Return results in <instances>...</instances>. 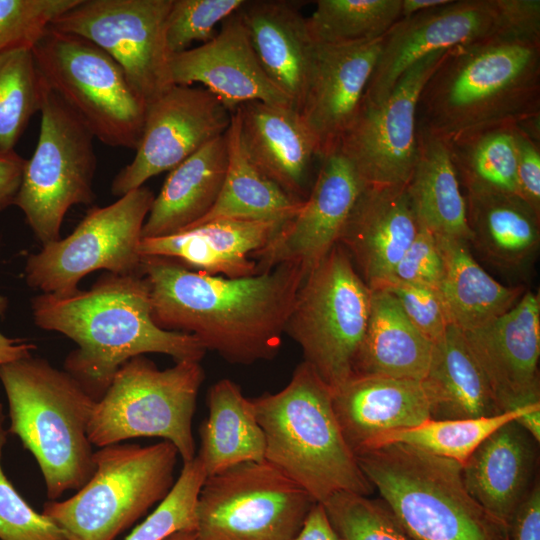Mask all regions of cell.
Masks as SVG:
<instances>
[{"label": "cell", "instance_id": "20", "mask_svg": "<svg viewBox=\"0 0 540 540\" xmlns=\"http://www.w3.org/2000/svg\"><path fill=\"white\" fill-rule=\"evenodd\" d=\"M169 70L173 85L202 84L231 113L251 101L294 108L261 68L239 10L212 40L170 55Z\"/></svg>", "mask_w": 540, "mask_h": 540}, {"label": "cell", "instance_id": "33", "mask_svg": "<svg viewBox=\"0 0 540 540\" xmlns=\"http://www.w3.org/2000/svg\"><path fill=\"white\" fill-rule=\"evenodd\" d=\"M208 418L200 427L197 454L207 476L247 461L265 460L266 442L252 399L238 384L221 379L207 395Z\"/></svg>", "mask_w": 540, "mask_h": 540}, {"label": "cell", "instance_id": "17", "mask_svg": "<svg viewBox=\"0 0 540 540\" xmlns=\"http://www.w3.org/2000/svg\"><path fill=\"white\" fill-rule=\"evenodd\" d=\"M231 115L205 88L173 85L148 104L135 156L114 177L112 194L121 197L172 170L224 135Z\"/></svg>", "mask_w": 540, "mask_h": 540}, {"label": "cell", "instance_id": "31", "mask_svg": "<svg viewBox=\"0 0 540 540\" xmlns=\"http://www.w3.org/2000/svg\"><path fill=\"white\" fill-rule=\"evenodd\" d=\"M422 381L430 400L431 419H469L502 413L462 331L453 325L434 343Z\"/></svg>", "mask_w": 540, "mask_h": 540}, {"label": "cell", "instance_id": "6", "mask_svg": "<svg viewBox=\"0 0 540 540\" xmlns=\"http://www.w3.org/2000/svg\"><path fill=\"white\" fill-rule=\"evenodd\" d=\"M355 456L381 500L414 540H506L509 536L469 495L459 463L400 443Z\"/></svg>", "mask_w": 540, "mask_h": 540}, {"label": "cell", "instance_id": "10", "mask_svg": "<svg viewBox=\"0 0 540 540\" xmlns=\"http://www.w3.org/2000/svg\"><path fill=\"white\" fill-rule=\"evenodd\" d=\"M371 293L339 243L308 272L297 292L285 333L332 391L354 375Z\"/></svg>", "mask_w": 540, "mask_h": 540}, {"label": "cell", "instance_id": "2", "mask_svg": "<svg viewBox=\"0 0 540 540\" xmlns=\"http://www.w3.org/2000/svg\"><path fill=\"white\" fill-rule=\"evenodd\" d=\"M540 23L516 25L449 51L426 82L417 129L445 142L477 130L539 126Z\"/></svg>", "mask_w": 540, "mask_h": 540}, {"label": "cell", "instance_id": "4", "mask_svg": "<svg viewBox=\"0 0 540 540\" xmlns=\"http://www.w3.org/2000/svg\"><path fill=\"white\" fill-rule=\"evenodd\" d=\"M252 401L265 436V461L316 503L338 492L372 493L342 434L332 390L309 364L297 365L282 390Z\"/></svg>", "mask_w": 540, "mask_h": 540}, {"label": "cell", "instance_id": "24", "mask_svg": "<svg viewBox=\"0 0 540 540\" xmlns=\"http://www.w3.org/2000/svg\"><path fill=\"white\" fill-rule=\"evenodd\" d=\"M332 403L354 454L383 433L431 419L430 400L421 380L353 375L332 391Z\"/></svg>", "mask_w": 540, "mask_h": 540}, {"label": "cell", "instance_id": "1", "mask_svg": "<svg viewBox=\"0 0 540 540\" xmlns=\"http://www.w3.org/2000/svg\"><path fill=\"white\" fill-rule=\"evenodd\" d=\"M140 273L150 288L152 318L164 330L195 336L232 364L271 360L297 292L308 274L299 262L281 263L245 278L190 269L162 256H142Z\"/></svg>", "mask_w": 540, "mask_h": 540}, {"label": "cell", "instance_id": "22", "mask_svg": "<svg viewBox=\"0 0 540 540\" xmlns=\"http://www.w3.org/2000/svg\"><path fill=\"white\" fill-rule=\"evenodd\" d=\"M418 229L406 186L365 184L338 243L365 283L371 289H380L392 279Z\"/></svg>", "mask_w": 540, "mask_h": 540}, {"label": "cell", "instance_id": "7", "mask_svg": "<svg viewBox=\"0 0 540 540\" xmlns=\"http://www.w3.org/2000/svg\"><path fill=\"white\" fill-rule=\"evenodd\" d=\"M178 455L166 440L101 447L91 478L74 496L46 502L42 513L67 540H114L168 495Z\"/></svg>", "mask_w": 540, "mask_h": 540}, {"label": "cell", "instance_id": "40", "mask_svg": "<svg viewBox=\"0 0 540 540\" xmlns=\"http://www.w3.org/2000/svg\"><path fill=\"white\" fill-rule=\"evenodd\" d=\"M321 504L341 540H414L382 500L338 492Z\"/></svg>", "mask_w": 540, "mask_h": 540}, {"label": "cell", "instance_id": "12", "mask_svg": "<svg viewBox=\"0 0 540 540\" xmlns=\"http://www.w3.org/2000/svg\"><path fill=\"white\" fill-rule=\"evenodd\" d=\"M316 502L267 461L207 476L196 503L197 540H292Z\"/></svg>", "mask_w": 540, "mask_h": 540}, {"label": "cell", "instance_id": "14", "mask_svg": "<svg viewBox=\"0 0 540 540\" xmlns=\"http://www.w3.org/2000/svg\"><path fill=\"white\" fill-rule=\"evenodd\" d=\"M537 22L539 0H450L400 19L382 39L362 104L382 103L406 70L429 54L475 42L511 26Z\"/></svg>", "mask_w": 540, "mask_h": 540}, {"label": "cell", "instance_id": "43", "mask_svg": "<svg viewBox=\"0 0 540 540\" xmlns=\"http://www.w3.org/2000/svg\"><path fill=\"white\" fill-rule=\"evenodd\" d=\"M79 0H0V55L31 48Z\"/></svg>", "mask_w": 540, "mask_h": 540}, {"label": "cell", "instance_id": "47", "mask_svg": "<svg viewBox=\"0 0 540 540\" xmlns=\"http://www.w3.org/2000/svg\"><path fill=\"white\" fill-rule=\"evenodd\" d=\"M515 139L517 195L540 214L539 128L518 125Z\"/></svg>", "mask_w": 540, "mask_h": 540}, {"label": "cell", "instance_id": "42", "mask_svg": "<svg viewBox=\"0 0 540 540\" xmlns=\"http://www.w3.org/2000/svg\"><path fill=\"white\" fill-rule=\"evenodd\" d=\"M245 0H173L165 41L170 55L189 49L194 42L206 43L218 33L217 26L237 12Z\"/></svg>", "mask_w": 540, "mask_h": 540}, {"label": "cell", "instance_id": "19", "mask_svg": "<svg viewBox=\"0 0 540 540\" xmlns=\"http://www.w3.org/2000/svg\"><path fill=\"white\" fill-rule=\"evenodd\" d=\"M462 333L502 413L540 402L538 293L525 291L506 313Z\"/></svg>", "mask_w": 540, "mask_h": 540}, {"label": "cell", "instance_id": "37", "mask_svg": "<svg viewBox=\"0 0 540 540\" xmlns=\"http://www.w3.org/2000/svg\"><path fill=\"white\" fill-rule=\"evenodd\" d=\"M539 403L494 416L469 419H428L413 427L383 433L373 439L364 450L384 444L400 443L453 460L463 466L488 436Z\"/></svg>", "mask_w": 540, "mask_h": 540}, {"label": "cell", "instance_id": "53", "mask_svg": "<svg viewBox=\"0 0 540 540\" xmlns=\"http://www.w3.org/2000/svg\"><path fill=\"white\" fill-rule=\"evenodd\" d=\"M450 2V0H402L401 19L423 11L431 10Z\"/></svg>", "mask_w": 540, "mask_h": 540}, {"label": "cell", "instance_id": "44", "mask_svg": "<svg viewBox=\"0 0 540 540\" xmlns=\"http://www.w3.org/2000/svg\"><path fill=\"white\" fill-rule=\"evenodd\" d=\"M4 421L0 404V540H67L62 530L34 510L6 477L1 466L8 434Z\"/></svg>", "mask_w": 540, "mask_h": 540}, {"label": "cell", "instance_id": "41", "mask_svg": "<svg viewBox=\"0 0 540 540\" xmlns=\"http://www.w3.org/2000/svg\"><path fill=\"white\" fill-rule=\"evenodd\" d=\"M207 477L199 457L183 462L180 475L168 495L125 540H163L180 530H195L196 503Z\"/></svg>", "mask_w": 540, "mask_h": 540}, {"label": "cell", "instance_id": "39", "mask_svg": "<svg viewBox=\"0 0 540 540\" xmlns=\"http://www.w3.org/2000/svg\"><path fill=\"white\" fill-rule=\"evenodd\" d=\"M45 88L31 48L0 55V156L15 152L30 119L40 112Z\"/></svg>", "mask_w": 540, "mask_h": 540}, {"label": "cell", "instance_id": "8", "mask_svg": "<svg viewBox=\"0 0 540 540\" xmlns=\"http://www.w3.org/2000/svg\"><path fill=\"white\" fill-rule=\"evenodd\" d=\"M205 373L196 361H180L160 370L143 355L115 373L97 400L88 425L92 445L104 447L138 437L171 442L183 462L196 456L192 434L199 389Z\"/></svg>", "mask_w": 540, "mask_h": 540}, {"label": "cell", "instance_id": "45", "mask_svg": "<svg viewBox=\"0 0 540 540\" xmlns=\"http://www.w3.org/2000/svg\"><path fill=\"white\" fill-rule=\"evenodd\" d=\"M390 292L413 326L433 344L450 325L439 290L417 284L390 282L383 288Z\"/></svg>", "mask_w": 540, "mask_h": 540}, {"label": "cell", "instance_id": "52", "mask_svg": "<svg viewBox=\"0 0 540 540\" xmlns=\"http://www.w3.org/2000/svg\"><path fill=\"white\" fill-rule=\"evenodd\" d=\"M516 422L537 442L540 440V403L520 415Z\"/></svg>", "mask_w": 540, "mask_h": 540}, {"label": "cell", "instance_id": "34", "mask_svg": "<svg viewBox=\"0 0 540 540\" xmlns=\"http://www.w3.org/2000/svg\"><path fill=\"white\" fill-rule=\"evenodd\" d=\"M417 159L406 185L418 222L434 235L469 243L466 200L448 144L417 129Z\"/></svg>", "mask_w": 540, "mask_h": 540}, {"label": "cell", "instance_id": "51", "mask_svg": "<svg viewBox=\"0 0 540 540\" xmlns=\"http://www.w3.org/2000/svg\"><path fill=\"white\" fill-rule=\"evenodd\" d=\"M35 348L32 343L6 337L0 332V365L30 357Z\"/></svg>", "mask_w": 540, "mask_h": 540}, {"label": "cell", "instance_id": "25", "mask_svg": "<svg viewBox=\"0 0 540 540\" xmlns=\"http://www.w3.org/2000/svg\"><path fill=\"white\" fill-rule=\"evenodd\" d=\"M294 0H245L239 14L256 58L270 81L298 112L315 51L301 8Z\"/></svg>", "mask_w": 540, "mask_h": 540}, {"label": "cell", "instance_id": "11", "mask_svg": "<svg viewBox=\"0 0 540 540\" xmlns=\"http://www.w3.org/2000/svg\"><path fill=\"white\" fill-rule=\"evenodd\" d=\"M46 83V82H45ZM38 142L26 160L14 205L44 245L60 239L68 210L95 199V137L46 84Z\"/></svg>", "mask_w": 540, "mask_h": 540}, {"label": "cell", "instance_id": "16", "mask_svg": "<svg viewBox=\"0 0 540 540\" xmlns=\"http://www.w3.org/2000/svg\"><path fill=\"white\" fill-rule=\"evenodd\" d=\"M449 51L429 54L409 67L382 103H361L337 148L365 184L407 185L417 159L419 98Z\"/></svg>", "mask_w": 540, "mask_h": 540}, {"label": "cell", "instance_id": "35", "mask_svg": "<svg viewBox=\"0 0 540 540\" xmlns=\"http://www.w3.org/2000/svg\"><path fill=\"white\" fill-rule=\"evenodd\" d=\"M225 136L228 164L222 189L211 210L194 226L216 219L287 224L304 201L289 196L251 162L241 141L236 112L231 115Z\"/></svg>", "mask_w": 540, "mask_h": 540}, {"label": "cell", "instance_id": "28", "mask_svg": "<svg viewBox=\"0 0 540 540\" xmlns=\"http://www.w3.org/2000/svg\"><path fill=\"white\" fill-rule=\"evenodd\" d=\"M227 164L224 134L170 170L153 200L142 228V238L175 234L197 224L215 204Z\"/></svg>", "mask_w": 540, "mask_h": 540}, {"label": "cell", "instance_id": "32", "mask_svg": "<svg viewBox=\"0 0 540 540\" xmlns=\"http://www.w3.org/2000/svg\"><path fill=\"white\" fill-rule=\"evenodd\" d=\"M436 236V235H435ZM445 275L439 292L450 325L470 331L495 320L522 297L521 286H505L474 259L469 243L436 236Z\"/></svg>", "mask_w": 540, "mask_h": 540}, {"label": "cell", "instance_id": "21", "mask_svg": "<svg viewBox=\"0 0 540 540\" xmlns=\"http://www.w3.org/2000/svg\"><path fill=\"white\" fill-rule=\"evenodd\" d=\"M382 39L343 46L315 43L298 113L317 142L320 158L338 146L355 119L379 57Z\"/></svg>", "mask_w": 540, "mask_h": 540}, {"label": "cell", "instance_id": "46", "mask_svg": "<svg viewBox=\"0 0 540 540\" xmlns=\"http://www.w3.org/2000/svg\"><path fill=\"white\" fill-rule=\"evenodd\" d=\"M444 275V261L436 236L419 223L417 234L396 265L390 282L417 284L439 290Z\"/></svg>", "mask_w": 540, "mask_h": 540}, {"label": "cell", "instance_id": "27", "mask_svg": "<svg viewBox=\"0 0 540 540\" xmlns=\"http://www.w3.org/2000/svg\"><path fill=\"white\" fill-rule=\"evenodd\" d=\"M533 441L516 420L508 422L488 436L462 466L469 495L507 532L534 484H530L536 459Z\"/></svg>", "mask_w": 540, "mask_h": 540}, {"label": "cell", "instance_id": "38", "mask_svg": "<svg viewBox=\"0 0 540 540\" xmlns=\"http://www.w3.org/2000/svg\"><path fill=\"white\" fill-rule=\"evenodd\" d=\"M307 17L314 43L353 45L383 38L401 19L402 0H318Z\"/></svg>", "mask_w": 540, "mask_h": 540}, {"label": "cell", "instance_id": "3", "mask_svg": "<svg viewBox=\"0 0 540 540\" xmlns=\"http://www.w3.org/2000/svg\"><path fill=\"white\" fill-rule=\"evenodd\" d=\"M36 325L72 339L64 370L95 399L108 389L118 369L145 353L175 362H200L206 349L188 333L164 330L152 318L150 288L140 273H106L89 290L41 294L32 300Z\"/></svg>", "mask_w": 540, "mask_h": 540}, {"label": "cell", "instance_id": "13", "mask_svg": "<svg viewBox=\"0 0 540 540\" xmlns=\"http://www.w3.org/2000/svg\"><path fill=\"white\" fill-rule=\"evenodd\" d=\"M154 198L148 187L141 186L110 205L89 209L69 236L27 258V284L44 294L66 295L96 270L140 272L142 228Z\"/></svg>", "mask_w": 540, "mask_h": 540}, {"label": "cell", "instance_id": "9", "mask_svg": "<svg viewBox=\"0 0 540 540\" xmlns=\"http://www.w3.org/2000/svg\"><path fill=\"white\" fill-rule=\"evenodd\" d=\"M42 78L105 145L136 150L148 103L103 49L48 27L32 47Z\"/></svg>", "mask_w": 540, "mask_h": 540}, {"label": "cell", "instance_id": "30", "mask_svg": "<svg viewBox=\"0 0 540 540\" xmlns=\"http://www.w3.org/2000/svg\"><path fill=\"white\" fill-rule=\"evenodd\" d=\"M469 245L503 270H520L540 244V214L515 194H467Z\"/></svg>", "mask_w": 540, "mask_h": 540}, {"label": "cell", "instance_id": "18", "mask_svg": "<svg viewBox=\"0 0 540 540\" xmlns=\"http://www.w3.org/2000/svg\"><path fill=\"white\" fill-rule=\"evenodd\" d=\"M319 163L299 212L251 255L257 274L285 262H299L309 272L338 243L365 183L337 147L322 156Z\"/></svg>", "mask_w": 540, "mask_h": 540}, {"label": "cell", "instance_id": "29", "mask_svg": "<svg viewBox=\"0 0 540 540\" xmlns=\"http://www.w3.org/2000/svg\"><path fill=\"white\" fill-rule=\"evenodd\" d=\"M371 290L370 313L354 375L424 380L434 344L413 326L390 292Z\"/></svg>", "mask_w": 540, "mask_h": 540}, {"label": "cell", "instance_id": "5", "mask_svg": "<svg viewBox=\"0 0 540 540\" xmlns=\"http://www.w3.org/2000/svg\"><path fill=\"white\" fill-rule=\"evenodd\" d=\"M10 424L36 459L46 494L56 500L79 490L93 475L88 425L97 400L65 370L32 356L0 365Z\"/></svg>", "mask_w": 540, "mask_h": 540}, {"label": "cell", "instance_id": "49", "mask_svg": "<svg viewBox=\"0 0 540 540\" xmlns=\"http://www.w3.org/2000/svg\"><path fill=\"white\" fill-rule=\"evenodd\" d=\"M26 160L16 152L0 156V211L14 205Z\"/></svg>", "mask_w": 540, "mask_h": 540}, {"label": "cell", "instance_id": "48", "mask_svg": "<svg viewBox=\"0 0 540 540\" xmlns=\"http://www.w3.org/2000/svg\"><path fill=\"white\" fill-rule=\"evenodd\" d=\"M510 540H540V487L534 482L509 525Z\"/></svg>", "mask_w": 540, "mask_h": 540}, {"label": "cell", "instance_id": "50", "mask_svg": "<svg viewBox=\"0 0 540 540\" xmlns=\"http://www.w3.org/2000/svg\"><path fill=\"white\" fill-rule=\"evenodd\" d=\"M292 540H341L332 527L324 507L315 503L301 530Z\"/></svg>", "mask_w": 540, "mask_h": 540}, {"label": "cell", "instance_id": "26", "mask_svg": "<svg viewBox=\"0 0 540 540\" xmlns=\"http://www.w3.org/2000/svg\"><path fill=\"white\" fill-rule=\"evenodd\" d=\"M273 222L216 219L175 234L142 238L141 256L175 259L186 267L226 278L257 274L251 255L262 249L282 229Z\"/></svg>", "mask_w": 540, "mask_h": 540}, {"label": "cell", "instance_id": "54", "mask_svg": "<svg viewBox=\"0 0 540 540\" xmlns=\"http://www.w3.org/2000/svg\"><path fill=\"white\" fill-rule=\"evenodd\" d=\"M163 540H197L195 530H180L168 535Z\"/></svg>", "mask_w": 540, "mask_h": 540}, {"label": "cell", "instance_id": "36", "mask_svg": "<svg viewBox=\"0 0 540 540\" xmlns=\"http://www.w3.org/2000/svg\"><path fill=\"white\" fill-rule=\"evenodd\" d=\"M517 126H493L446 142L467 194L517 195Z\"/></svg>", "mask_w": 540, "mask_h": 540}, {"label": "cell", "instance_id": "15", "mask_svg": "<svg viewBox=\"0 0 540 540\" xmlns=\"http://www.w3.org/2000/svg\"><path fill=\"white\" fill-rule=\"evenodd\" d=\"M173 0H79L50 27L108 53L149 104L173 86L165 41Z\"/></svg>", "mask_w": 540, "mask_h": 540}, {"label": "cell", "instance_id": "23", "mask_svg": "<svg viewBox=\"0 0 540 540\" xmlns=\"http://www.w3.org/2000/svg\"><path fill=\"white\" fill-rule=\"evenodd\" d=\"M234 112L251 162L289 196L305 201L320 154L299 113L292 107L261 101L243 103Z\"/></svg>", "mask_w": 540, "mask_h": 540}]
</instances>
